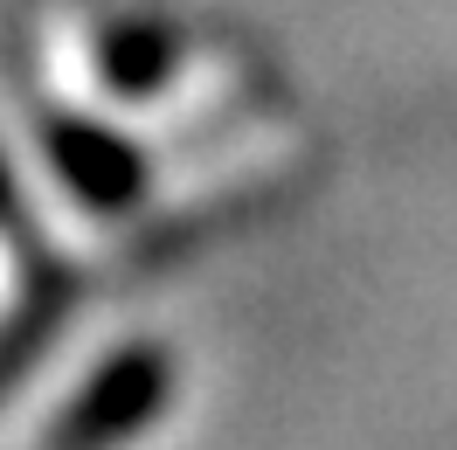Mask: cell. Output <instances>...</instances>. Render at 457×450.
Segmentation results:
<instances>
[{"label": "cell", "mask_w": 457, "mask_h": 450, "mask_svg": "<svg viewBox=\"0 0 457 450\" xmlns=\"http://www.w3.org/2000/svg\"><path fill=\"white\" fill-rule=\"evenodd\" d=\"M153 395H160V367L153 361H118L104 381H97V395H90L77 416L62 422V429H84V437H104V429H132V422L153 409Z\"/></svg>", "instance_id": "1"}]
</instances>
